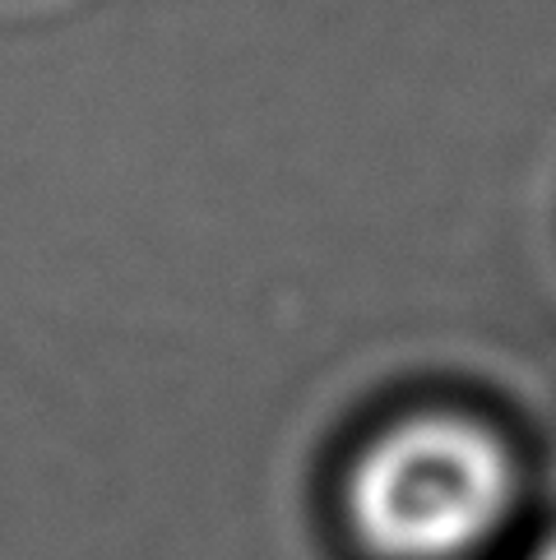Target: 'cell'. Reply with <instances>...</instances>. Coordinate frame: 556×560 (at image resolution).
Returning a JSON list of instances; mask_svg holds the SVG:
<instances>
[{"label": "cell", "mask_w": 556, "mask_h": 560, "mask_svg": "<svg viewBox=\"0 0 556 560\" xmlns=\"http://www.w3.org/2000/svg\"><path fill=\"white\" fill-rule=\"evenodd\" d=\"M510 464L460 417H413L357 458L348 510L357 537L390 560H450L501 524Z\"/></svg>", "instance_id": "1"}, {"label": "cell", "mask_w": 556, "mask_h": 560, "mask_svg": "<svg viewBox=\"0 0 556 560\" xmlns=\"http://www.w3.org/2000/svg\"><path fill=\"white\" fill-rule=\"evenodd\" d=\"M538 560H556V547H547V551H543V556H538Z\"/></svg>", "instance_id": "2"}]
</instances>
